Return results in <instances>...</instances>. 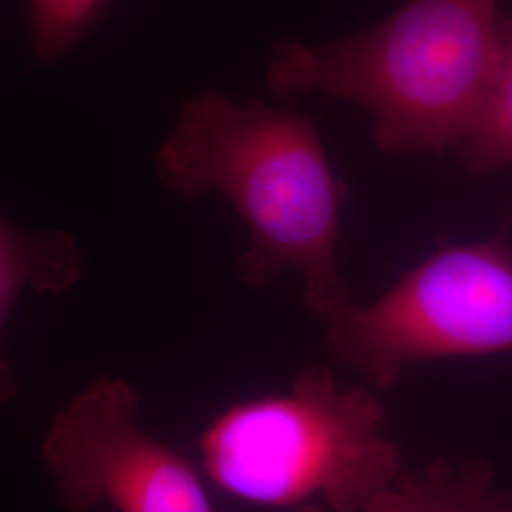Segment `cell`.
Masks as SVG:
<instances>
[{
	"mask_svg": "<svg viewBox=\"0 0 512 512\" xmlns=\"http://www.w3.org/2000/svg\"><path fill=\"white\" fill-rule=\"evenodd\" d=\"M325 325L334 359L374 389L425 361L511 353V245H442L382 298L351 302Z\"/></svg>",
	"mask_w": 512,
	"mask_h": 512,
	"instance_id": "4",
	"label": "cell"
},
{
	"mask_svg": "<svg viewBox=\"0 0 512 512\" xmlns=\"http://www.w3.org/2000/svg\"><path fill=\"white\" fill-rule=\"evenodd\" d=\"M458 150L471 175L512 165V16L501 21V59L490 95Z\"/></svg>",
	"mask_w": 512,
	"mask_h": 512,
	"instance_id": "8",
	"label": "cell"
},
{
	"mask_svg": "<svg viewBox=\"0 0 512 512\" xmlns=\"http://www.w3.org/2000/svg\"><path fill=\"white\" fill-rule=\"evenodd\" d=\"M107 0H29L33 52L40 61L67 54L90 33Z\"/></svg>",
	"mask_w": 512,
	"mask_h": 512,
	"instance_id": "9",
	"label": "cell"
},
{
	"mask_svg": "<svg viewBox=\"0 0 512 512\" xmlns=\"http://www.w3.org/2000/svg\"><path fill=\"white\" fill-rule=\"evenodd\" d=\"M139 395L99 378L55 414L42 459L67 512H217L194 465L137 421Z\"/></svg>",
	"mask_w": 512,
	"mask_h": 512,
	"instance_id": "5",
	"label": "cell"
},
{
	"mask_svg": "<svg viewBox=\"0 0 512 512\" xmlns=\"http://www.w3.org/2000/svg\"><path fill=\"white\" fill-rule=\"evenodd\" d=\"M495 492L490 461L440 459L418 475L403 471L363 512H490Z\"/></svg>",
	"mask_w": 512,
	"mask_h": 512,
	"instance_id": "7",
	"label": "cell"
},
{
	"mask_svg": "<svg viewBox=\"0 0 512 512\" xmlns=\"http://www.w3.org/2000/svg\"><path fill=\"white\" fill-rule=\"evenodd\" d=\"M385 429L384 406L370 391L310 366L289 391L220 412L198 448L205 475L241 501L296 507L321 497L336 512H363L404 471Z\"/></svg>",
	"mask_w": 512,
	"mask_h": 512,
	"instance_id": "3",
	"label": "cell"
},
{
	"mask_svg": "<svg viewBox=\"0 0 512 512\" xmlns=\"http://www.w3.org/2000/svg\"><path fill=\"white\" fill-rule=\"evenodd\" d=\"M490 512H512V488L505 492H495Z\"/></svg>",
	"mask_w": 512,
	"mask_h": 512,
	"instance_id": "10",
	"label": "cell"
},
{
	"mask_svg": "<svg viewBox=\"0 0 512 512\" xmlns=\"http://www.w3.org/2000/svg\"><path fill=\"white\" fill-rule=\"evenodd\" d=\"M499 0H408L361 35L323 46L281 40L268 88L321 92L372 116L391 156L459 148L475 128L501 59Z\"/></svg>",
	"mask_w": 512,
	"mask_h": 512,
	"instance_id": "2",
	"label": "cell"
},
{
	"mask_svg": "<svg viewBox=\"0 0 512 512\" xmlns=\"http://www.w3.org/2000/svg\"><path fill=\"white\" fill-rule=\"evenodd\" d=\"M158 175L188 200L217 192L238 211L251 236L238 260L247 285L298 272L323 323L355 302L338 268L346 184L300 112L220 92L192 97L158 154Z\"/></svg>",
	"mask_w": 512,
	"mask_h": 512,
	"instance_id": "1",
	"label": "cell"
},
{
	"mask_svg": "<svg viewBox=\"0 0 512 512\" xmlns=\"http://www.w3.org/2000/svg\"><path fill=\"white\" fill-rule=\"evenodd\" d=\"M80 272V251L69 234H29L0 217V332L25 289L63 293L80 279ZM16 391V374L0 357V408Z\"/></svg>",
	"mask_w": 512,
	"mask_h": 512,
	"instance_id": "6",
	"label": "cell"
},
{
	"mask_svg": "<svg viewBox=\"0 0 512 512\" xmlns=\"http://www.w3.org/2000/svg\"><path fill=\"white\" fill-rule=\"evenodd\" d=\"M294 512H325L321 507H317V505H304V507H300V509H296Z\"/></svg>",
	"mask_w": 512,
	"mask_h": 512,
	"instance_id": "11",
	"label": "cell"
}]
</instances>
